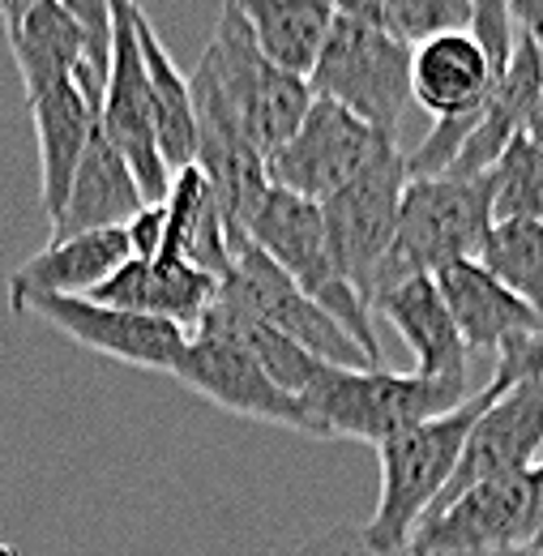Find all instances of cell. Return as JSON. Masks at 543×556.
<instances>
[{"instance_id": "4fadbf2b", "label": "cell", "mask_w": 543, "mask_h": 556, "mask_svg": "<svg viewBox=\"0 0 543 556\" xmlns=\"http://www.w3.org/2000/svg\"><path fill=\"white\" fill-rule=\"evenodd\" d=\"M17 313L48 321L77 348L108 355V359L129 364V368H150V372H176L180 355L193 339L176 321L112 308V304H99L86 295H30Z\"/></svg>"}, {"instance_id": "5bb4252c", "label": "cell", "mask_w": 543, "mask_h": 556, "mask_svg": "<svg viewBox=\"0 0 543 556\" xmlns=\"http://www.w3.org/2000/svg\"><path fill=\"white\" fill-rule=\"evenodd\" d=\"M172 377L185 381L193 394L210 399L214 407L231 412V416L274 424V428H287V432H300V437L321 441V432H317V424L308 416V407L295 394H287L249 351L227 343V339L193 334Z\"/></svg>"}, {"instance_id": "5b68a950", "label": "cell", "mask_w": 543, "mask_h": 556, "mask_svg": "<svg viewBox=\"0 0 543 556\" xmlns=\"http://www.w3.org/2000/svg\"><path fill=\"white\" fill-rule=\"evenodd\" d=\"M543 535V467L496 476L467 488L445 509L428 514L411 556H522L535 553Z\"/></svg>"}, {"instance_id": "44dd1931", "label": "cell", "mask_w": 543, "mask_h": 556, "mask_svg": "<svg viewBox=\"0 0 543 556\" xmlns=\"http://www.w3.org/2000/svg\"><path fill=\"white\" fill-rule=\"evenodd\" d=\"M141 206H146V198L137 189V176L129 172V163L94 129L81 163H77V176L68 185L65 210L52 218V240L125 227Z\"/></svg>"}, {"instance_id": "d6a6232c", "label": "cell", "mask_w": 543, "mask_h": 556, "mask_svg": "<svg viewBox=\"0 0 543 556\" xmlns=\"http://www.w3.org/2000/svg\"><path fill=\"white\" fill-rule=\"evenodd\" d=\"M339 17H355V22H368V26H390V9L394 0H326Z\"/></svg>"}, {"instance_id": "8fae6325", "label": "cell", "mask_w": 543, "mask_h": 556, "mask_svg": "<svg viewBox=\"0 0 543 556\" xmlns=\"http://www.w3.org/2000/svg\"><path fill=\"white\" fill-rule=\"evenodd\" d=\"M390 146L394 138L377 134L372 125H364L339 103L313 94L308 116L300 121L291 141L266 159V172H270V185L321 206L326 198L346 189L359 172H368Z\"/></svg>"}, {"instance_id": "7a4b0ae2", "label": "cell", "mask_w": 543, "mask_h": 556, "mask_svg": "<svg viewBox=\"0 0 543 556\" xmlns=\"http://www.w3.org/2000/svg\"><path fill=\"white\" fill-rule=\"evenodd\" d=\"M467 399H471L467 386L424 381L415 372L321 364V372L313 377V386L304 394V407L317 424L321 441L346 437V441L381 445L424 419L454 412Z\"/></svg>"}, {"instance_id": "cb8c5ba5", "label": "cell", "mask_w": 543, "mask_h": 556, "mask_svg": "<svg viewBox=\"0 0 543 556\" xmlns=\"http://www.w3.org/2000/svg\"><path fill=\"white\" fill-rule=\"evenodd\" d=\"M137 43H141V61L150 73V99H154V129H159V150L172 176L189 172L198 163V112H193V90L189 77L176 70L167 43L159 39L150 13L137 0L134 13Z\"/></svg>"}, {"instance_id": "3957f363", "label": "cell", "mask_w": 543, "mask_h": 556, "mask_svg": "<svg viewBox=\"0 0 543 556\" xmlns=\"http://www.w3.org/2000/svg\"><path fill=\"white\" fill-rule=\"evenodd\" d=\"M492 193L488 176H432V180H407L399 227L390 257L381 262L372 300L403 282V278H432L454 262L479 257L488 231H492Z\"/></svg>"}, {"instance_id": "6da1fadb", "label": "cell", "mask_w": 543, "mask_h": 556, "mask_svg": "<svg viewBox=\"0 0 543 556\" xmlns=\"http://www.w3.org/2000/svg\"><path fill=\"white\" fill-rule=\"evenodd\" d=\"M501 394V381L492 377L479 394L467 403H458L454 412L437 419H424L407 432L390 437L377 445V463H381V496L368 522H359L364 544L377 556L407 553L415 527L424 522V514L441 501V492L450 484L463 445L476 428V419L488 412V403Z\"/></svg>"}, {"instance_id": "d590c367", "label": "cell", "mask_w": 543, "mask_h": 556, "mask_svg": "<svg viewBox=\"0 0 543 556\" xmlns=\"http://www.w3.org/2000/svg\"><path fill=\"white\" fill-rule=\"evenodd\" d=\"M527 138L543 150V86H540V99H535V112H531V121H527Z\"/></svg>"}, {"instance_id": "836d02e7", "label": "cell", "mask_w": 543, "mask_h": 556, "mask_svg": "<svg viewBox=\"0 0 543 556\" xmlns=\"http://www.w3.org/2000/svg\"><path fill=\"white\" fill-rule=\"evenodd\" d=\"M509 4V17L518 26V35H531L543 48V0H505Z\"/></svg>"}, {"instance_id": "f546056e", "label": "cell", "mask_w": 543, "mask_h": 556, "mask_svg": "<svg viewBox=\"0 0 543 556\" xmlns=\"http://www.w3.org/2000/svg\"><path fill=\"white\" fill-rule=\"evenodd\" d=\"M287 556H377V553L364 544L359 522H339V527H330V531L304 540L295 553H287ZM399 556H411V553H399ZM522 556H543V553H522Z\"/></svg>"}, {"instance_id": "ba28073f", "label": "cell", "mask_w": 543, "mask_h": 556, "mask_svg": "<svg viewBox=\"0 0 543 556\" xmlns=\"http://www.w3.org/2000/svg\"><path fill=\"white\" fill-rule=\"evenodd\" d=\"M134 13L137 0H112V70H108V86H103V103H99L94 129L129 163L146 206H163L167 193H172V172H167L163 150H159L150 73H146V61H141Z\"/></svg>"}, {"instance_id": "4dcf8cb0", "label": "cell", "mask_w": 543, "mask_h": 556, "mask_svg": "<svg viewBox=\"0 0 543 556\" xmlns=\"http://www.w3.org/2000/svg\"><path fill=\"white\" fill-rule=\"evenodd\" d=\"M496 381H522V377H543V326L522 334L518 343L496 355Z\"/></svg>"}, {"instance_id": "9a60e30c", "label": "cell", "mask_w": 543, "mask_h": 556, "mask_svg": "<svg viewBox=\"0 0 543 556\" xmlns=\"http://www.w3.org/2000/svg\"><path fill=\"white\" fill-rule=\"evenodd\" d=\"M540 458H543V377L501 381V394L476 419V428H471V437L463 445V458H458L450 484H445L441 501L428 514L445 509L450 501H458L467 488L483 484V480L531 471V467H540Z\"/></svg>"}, {"instance_id": "603a6c76", "label": "cell", "mask_w": 543, "mask_h": 556, "mask_svg": "<svg viewBox=\"0 0 543 556\" xmlns=\"http://www.w3.org/2000/svg\"><path fill=\"white\" fill-rule=\"evenodd\" d=\"M253 30L257 52L282 73L308 77L334 30V9L326 0H231Z\"/></svg>"}, {"instance_id": "f1b7e54d", "label": "cell", "mask_w": 543, "mask_h": 556, "mask_svg": "<svg viewBox=\"0 0 543 556\" xmlns=\"http://www.w3.org/2000/svg\"><path fill=\"white\" fill-rule=\"evenodd\" d=\"M467 30L476 35L488 65L501 77L505 65H509V56H514V43H518V26L509 17V4L505 0H471V26Z\"/></svg>"}, {"instance_id": "ac0fdd59", "label": "cell", "mask_w": 543, "mask_h": 556, "mask_svg": "<svg viewBox=\"0 0 543 556\" xmlns=\"http://www.w3.org/2000/svg\"><path fill=\"white\" fill-rule=\"evenodd\" d=\"M437 291L463 334L467 351H488V355H501L509 343H518L522 334L540 330L543 317L518 300L505 282L488 275L476 257L471 262H454L445 270H437Z\"/></svg>"}, {"instance_id": "52a82bcc", "label": "cell", "mask_w": 543, "mask_h": 556, "mask_svg": "<svg viewBox=\"0 0 543 556\" xmlns=\"http://www.w3.org/2000/svg\"><path fill=\"white\" fill-rule=\"evenodd\" d=\"M308 86L317 99L339 103L377 134L394 138L411 108V48L381 26L334 17Z\"/></svg>"}, {"instance_id": "4316f807", "label": "cell", "mask_w": 543, "mask_h": 556, "mask_svg": "<svg viewBox=\"0 0 543 556\" xmlns=\"http://www.w3.org/2000/svg\"><path fill=\"white\" fill-rule=\"evenodd\" d=\"M488 193L496 223H543V150L527 134L509 141L488 167Z\"/></svg>"}, {"instance_id": "7402d4cb", "label": "cell", "mask_w": 543, "mask_h": 556, "mask_svg": "<svg viewBox=\"0 0 543 556\" xmlns=\"http://www.w3.org/2000/svg\"><path fill=\"white\" fill-rule=\"evenodd\" d=\"M30 121H35V141H39V198H43V214L52 223L65 210L68 185L90 146L94 112L73 81H61L48 94L30 99Z\"/></svg>"}, {"instance_id": "484cf974", "label": "cell", "mask_w": 543, "mask_h": 556, "mask_svg": "<svg viewBox=\"0 0 543 556\" xmlns=\"http://www.w3.org/2000/svg\"><path fill=\"white\" fill-rule=\"evenodd\" d=\"M476 262L543 317V223H492Z\"/></svg>"}, {"instance_id": "7c38bea8", "label": "cell", "mask_w": 543, "mask_h": 556, "mask_svg": "<svg viewBox=\"0 0 543 556\" xmlns=\"http://www.w3.org/2000/svg\"><path fill=\"white\" fill-rule=\"evenodd\" d=\"M189 90H193V112H198V163L193 167L205 176L231 240L244 244L249 240V218L257 214L262 198L270 193L266 159L257 154L253 141L244 138V125H240L236 108L227 103V94L218 90V81L210 77L205 65L193 70Z\"/></svg>"}, {"instance_id": "d4e9b609", "label": "cell", "mask_w": 543, "mask_h": 556, "mask_svg": "<svg viewBox=\"0 0 543 556\" xmlns=\"http://www.w3.org/2000/svg\"><path fill=\"white\" fill-rule=\"evenodd\" d=\"M4 35H9V52L22 73L26 99H39L52 86L73 81L77 70L86 65V35L56 0L39 4L22 26H13Z\"/></svg>"}, {"instance_id": "9c48e42d", "label": "cell", "mask_w": 543, "mask_h": 556, "mask_svg": "<svg viewBox=\"0 0 543 556\" xmlns=\"http://www.w3.org/2000/svg\"><path fill=\"white\" fill-rule=\"evenodd\" d=\"M407 163L403 150L390 146L368 172H359L346 189L321 202V223H326V249L330 262L372 308V291L381 262L390 257L394 227H399V206L407 189Z\"/></svg>"}, {"instance_id": "d6986e66", "label": "cell", "mask_w": 543, "mask_h": 556, "mask_svg": "<svg viewBox=\"0 0 543 556\" xmlns=\"http://www.w3.org/2000/svg\"><path fill=\"white\" fill-rule=\"evenodd\" d=\"M496 81L501 77L488 65L471 30H450L411 48V103H419L437 121L483 112Z\"/></svg>"}, {"instance_id": "e575fe53", "label": "cell", "mask_w": 543, "mask_h": 556, "mask_svg": "<svg viewBox=\"0 0 543 556\" xmlns=\"http://www.w3.org/2000/svg\"><path fill=\"white\" fill-rule=\"evenodd\" d=\"M39 4H48V0H0V17H4V30H13V26H22Z\"/></svg>"}, {"instance_id": "30bf717a", "label": "cell", "mask_w": 543, "mask_h": 556, "mask_svg": "<svg viewBox=\"0 0 543 556\" xmlns=\"http://www.w3.org/2000/svg\"><path fill=\"white\" fill-rule=\"evenodd\" d=\"M218 300H227L231 308H240V313L274 326L278 334L295 339L300 348L313 351L326 364H339V368H381V364H372L364 351L355 348V339L342 330L339 321L321 304H313L253 240L236 244L231 270L218 278Z\"/></svg>"}, {"instance_id": "e0dca14e", "label": "cell", "mask_w": 543, "mask_h": 556, "mask_svg": "<svg viewBox=\"0 0 543 556\" xmlns=\"http://www.w3.org/2000/svg\"><path fill=\"white\" fill-rule=\"evenodd\" d=\"M372 313H381L415 355V377L424 381H450V386H467V359L471 351L463 343L437 278H403L394 287H386L372 300Z\"/></svg>"}, {"instance_id": "1f68e13d", "label": "cell", "mask_w": 543, "mask_h": 556, "mask_svg": "<svg viewBox=\"0 0 543 556\" xmlns=\"http://www.w3.org/2000/svg\"><path fill=\"white\" fill-rule=\"evenodd\" d=\"M125 236H129V253L141 262H154L159 249H163V236H167V210L163 206H141L125 223Z\"/></svg>"}, {"instance_id": "8992f818", "label": "cell", "mask_w": 543, "mask_h": 556, "mask_svg": "<svg viewBox=\"0 0 543 556\" xmlns=\"http://www.w3.org/2000/svg\"><path fill=\"white\" fill-rule=\"evenodd\" d=\"M202 65L218 81V90L227 94V103L236 108L244 138L257 146L262 159H270L278 146H287L313 108L308 77H295V73H282L278 65H270L257 52L253 30L231 0L223 4L214 39L202 52Z\"/></svg>"}, {"instance_id": "ffe728a7", "label": "cell", "mask_w": 543, "mask_h": 556, "mask_svg": "<svg viewBox=\"0 0 543 556\" xmlns=\"http://www.w3.org/2000/svg\"><path fill=\"white\" fill-rule=\"evenodd\" d=\"M129 257L134 253H129L125 227L86 231V236H68V240H48V249L26 257L9 275V308L17 313L30 295H90Z\"/></svg>"}, {"instance_id": "2e32d148", "label": "cell", "mask_w": 543, "mask_h": 556, "mask_svg": "<svg viewBox=\"0 0 543 556\" xmlns=\"http://www.w3.org/2000/svg\"><path fill=\"white\" fill-rule=\"evenodd\" d=\"M218 295V278L198 270L193 262L176 257V253H159L154 262L129 257L108 282H99L86 300L112 304V308H129V313H146V317H163L176 321L180 330H198L205 308Z\"/></svg>"}, {"instance_id": "277c9868", "label": "cell", "mask_w": 543, "mask_h": 556, "mask_svg": "<svg viewBox=\"0 0 543 556\" xmlns=\"http://www.w3.org/2000/svg\"><path fill=\"white\" fill-rule=\"evenodd\" d=\"M249 240L270 257L282 275L291 278L313 304H321L342 330L355 339V348L364 351L372 364H381V339L372 330V308L364 304V295L334 270L330 249H326V223L321 206L287 193L270 185V193L262 198L257 214L249 218Z\"/></svg>"}, {"instance_id": "83f0119b", "label": "cell", "mask_w": 543, "mask_h": 556, "mask_svg": "<svg viewBox=\"0 0 543 556\" xmlns=\"http://www.w3.org/2000/svg\"><path fill=\"white\" fill-rule=\"evenodd\" d=\"M467 26H471V0H394L386 30L407 48H419L437 35L467 30Z\"/></svg>"}, {"instance_id": "8d00e7d4", "label": "cell", "mask_w": 543, "mask_h": 556, "mask_svg": "<svg viewBox=\"0 0 543 556\" xmlns=\"http://www.w3.org/2000/svg\"><path fill=\"white\" fill-rule=\"evenodd\" d=\"M540 467H543V458H540ZM535 553H543V535H540V544H535Z\"/></svg>"}]
</instances>
